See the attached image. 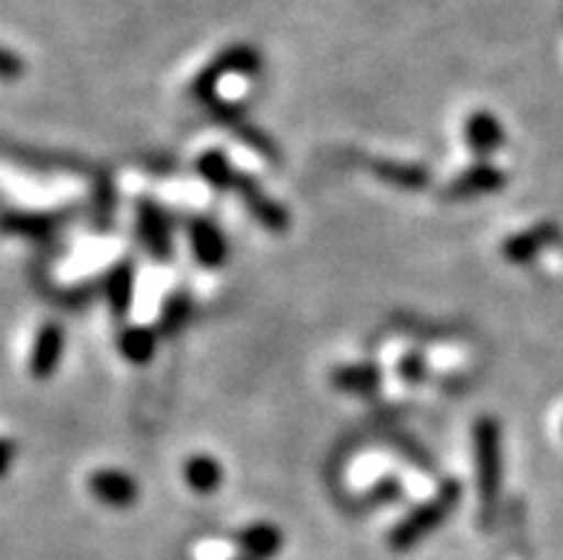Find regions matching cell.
Segmentation results:
<instances>
[{
  "instance_id": "6da1fadb",
  "label": "cell",
  "mask_w": 563,
  "mask_h": 560,
  "mask_svg": "<svg viewBox=\"0 0 563 560\" xmlns=\"http://www.w3.org/2000/svg\"><path fill=\"white\" fill-rule=\"evenodd\" d=\"M457 497H461V486H457L455 481L443 483L441 492H438L429 504H421L418 509H412L407 518L395 526L393 535H389V547H393L395 552H407V549L418 547L423 538H429L443 520L450 518V512L455 509Z\"/></svg>"
},
{
  "instance_id": "7a4b0ae2",
  "label": "cell",
  "mask_w": 563,
  "mask_h": 560,
  "mask_svg": "<svg viewBox=\"0 0 563 560\" xmlns=\"http://www.w3.org/2000/svg\"><path fill=\"white\" fill-rule=\"evenodd\" d=\"M475 461H478V492L484 515H493L498 506L500 481H504V454H500V426L495 418H481L475 424Z\"/></svg>"
},
{
  "instance_id": "3957f363",
  "label": "cell",
  "mask_w": 563,
  "mask_h": 560,
  "mask_svg": "<svg viewBox=\"0 0 563 560\" xmlns=\"http://www.w3.org/2000/svg\"><path fill=\"white\" fill-rule=\"evenodd\" d=\"M257 69H261V55L252 46H232V50L221 52L207 69L200 72L198 78H195L192 92L200 100H212L214 89H218V84L227 75H255Z\"/></svg>"
},
{
  "instance_id": "277c9868",
  "label": "cell",
  "mask_w": 563,
  "mask_h": 560,
  "mask_svg": "<svg viewBox=\"0 0 563 560\" xmlns=\"http://www.w3.org/2000/svg\"><path fill=\"white\" fill-rule=\"evenodd\" d=\"M235 191L241 195L243 206L250 209V215L257 223H264L272 232H284V229L289 227V215H286L284 206H280L278 200H272L250 175H238Z\"/></svg>"
},
{
  "instance_id": "5b68a950",
  "label": "cell",
  "mask_w": 563,
  "mask_h": 560,
  "mask_svg": "<svg viewBox=\"0 0 563 560\" xmlns=\"http://www.w3.org/2000/svg\"><path fill=\"white\" fill-rule=\"evenodd\" d=\"M66 349V332L60 323H46L37 332L35 343H32V355H29V372L37 381H46L57 372L60 361H64Z\"/></svg>"
},
{
  "instance_id": "8992f818",
  "label": "cell",
  "mask_w": 563,
  "mask_h": 560,
  "mask_svg": "<svg viewBox=\"0 0 563 560\" xmlns=\"http://www.w3.org/2000/svg\"><path fill=\"white\" fill-rule=\"evenodd\" d=\"M137 234H141L146 252L155 255L157 261H166L172 255L169 218H166L161 206L146 204V200L137 206Z\"/></svg>"
},
{
  "instance_id": "52a82bcc",
  "label": "cell",
  "mask_w": 563,
  "mask_h": 560,
  "mask_svg": "<svg viewBox=\"0 0 563 560\" xmlns=\"http://www.w3.org/2000/svg\"><path fill=\"white\" fill-rule=\"evenodd\" d=\"M189 246H192L195 261H198L200 266H207V270H218V266L227 263V238H223L221 229L214 227L212 220L195 218L192 223H189Z\"/></svg>"
},
{
  "instance_id": "ba28073f",
  "label": "cell",
  "mask_w": 563,
  "mask_h": 560,
  "mask_svg": "<svg viewBox=\"0 0 563 560\" xmlns=\"http://www.w3.org/2000/svg\"><path fill=\"white\" fill-rule=\"evenodd\" d=\"M89 490L98 497L100 504L114 506V509H123V506H132L137 501V483L135 477L126 475V472H118V469H100L89 477Z\"/></svg>"
},
{
  "instance_id": "9c48e42d",
  "label": "cell",
  "mask_w": 563,
  "mask_h": 560,
  "mask_svg": "<svg viewBox=\"0 0 563 560\" xmlns=\"http://www.w3.org/2000/svg\"><path fill=\"white\" fill-rule=\"evenodd\" d=\"M507 184V175L498 169L495 164H475L472 169H466L464 175H457L452 180L446 198L452 200H466V198H478V195H493V191L504 189Z\"/></svg>"
},
{
  "instance_id": "30bf717a",
  "label": "cell",
  "mask_w": 563,
  "mask_h": 560,
  "mask_svg": "<svg viewBox=\"0 0 563 560\" xmlns=\"http://www.w3.org/2000/svg\"><path fill=\"white\" fill-rule=\"evenodd\" d=\"M464 138L466 146L484 161V157H493L504 146V138L507 135H504V127H500V121L493 112H475L466 118Z\"/></svg>"
},
{
  "instance_id": "8fae6325",
  "label": "cell",
  "mask_w": 563,
  "mask_h": 560,
  "mask_svg": "<svg viewBox=\"0 0 563 560\" xmlns=\"http://www.w3.org/2000/svg\"><path fill=\"white\" fill-rule=\"evenodd\" d=\"M558 241V229L552 223H538V227L527 229L521 234H512L507 243H504V255L512 263H529L541 255L543 249L552 246Z\"/></svg>"
},
{
  "instance_id": "7c38bea8",
  "label": "cell",
  "mask_w": 563,
  "mask_h": 560,
  "mask_svg": "<svg viewBox=\"0 0 563 560\" xmlns=\"http://www.w3.org/2000/svg\"><path fill=\"white\" fill-rule=\"evenodd\" d=\"M103 295H107V304L114 318H126L129 309H132V298H135V270H132V263H121V266H114L109 272L107 281H103Z\"/></svg>"
},
{
  "instance_id": "4fadbf2b",
  "label": "cell",
  "mask_w": 563,
  "mask_h": 560,
  "mask_svg": "<svg viewBox=\"0 0 563 560\" xmlns=\"http://www.w3.org/2000/svg\"><path fill=\"white\" fill-rule=\"evenodd\" d=\"M238 543H241L243 558L246 560H269L272 554L284 547V535H280L278 526L255 524L250 529H243Z\"/></svg>"
},
{
  "instance_id": "5bb4252c",
  "label": "cell",
  "mask_w": 563,
  "mask_h": 560,
  "mask_svg": "<svg viewBox=\"0 0 563 560\" xmlns=\"http://www.w3.org/2000/svg\"><path fill=\"white\" fill-rule=\"evenodd\" d=\"M184 477L189 483V490L198 495H212L221 490L223 483V466L209 454H195L184 466Z\"/></svg>"
},
{
  "instance_id": "9a60e30c",
  "label": "cell",
  "mask_w": 563,
  "mask_h": 560,
  "mask_svg": "<svg viewBox=\"0 0 563 560\" xmlns=\"http://www.w3.org/2000/svg\"><path fill=\"white\" fill-rule=\"evenodd\" d=\"M338 389L355 392V395H369L380 386V370H375L372 363H352V366H341L332 375Z\"/></svg>"
},
{
  "instance_id": "2e32d148",
  "label": "cell",
  "mask_w": 563,
  "mask_h": 560,
  "mask_svg": "<svg viewBox=\"0 0 563 560\" xmlns=\"http://www.w3.org/2000/svg\"><path fill=\"white\" fill-rule=\"evenodd\" d=\"M375 175L384 184L400 186V189H423L429 184V172L412 164H398V161H378L375 164Z\"/></svg>"
},
{
  "instance_id": "e0dca14e",
  "label": "cell",
  "mask_w": 563,
  "mask_h": 560,
  "mask_svg": "<svg viewBox=\"0 0 563 560\" xmlns=\"http://www.w3.org/2000/svg\"><path fill=\"white\" fill-rule=\"evenodd\" d=\"M155 329L129 327L121 332V355L132 363H150L155 355Z\"/></svg>"
},
{
  "instance_id": "ac0fdd59",
  "label": "cell",
  "mask_w": 563,
  "mask_h": 560,
  "mask_svg": "<svg viewBox=\"0 0 563 560\" xmlns=\"http://www.w3.org/2000/svg\"><path fill=\"white\" fill-rule=\"evenodd\" d=\"M55 227H57V220L49 218V215L9 212L0 218V229H3V232L21 234V238H46Z\"/></svg>"
},
{
  "instance_id": "d6986e66",
  "label": "cell",
  "mask_w": 563,
  "mask_h": 560,
  "mask_svg": "<svg viewBox=\"0 0 563 560\" xmlns=\"http://www.w3.org/2000/svg\"><path fill=\"white\" fill-rule=\"evenodd\" d=\"M198 169L200 175H203L212 186H218V189H235L238 172L232 169V164H229V157L223 155V152H207V155H200Z\"/></svg>"
},
{
  "instance_id": "ffe728a7",
  "label": "cell",
  "mask_w": 563,
  "mask_h": 560,
  "mask_svg": "<svg viewBox=\"0 0 563 560\" xmlns=\"http://www.w3.org/2000/svg\"><path fill=\"white\" fill-rule=\"evenodd\" d=\"M189 312H192L189 300H186L184 295H175V298L166 304L164 315H161V329H164V332H180L186 320H189Z\"/></svg>"
},
{
  "instance_id": "44dd1931",
  "label": "cell",
  "mask_w": 563,
  "mask_h": 560,
  "mask_svg": "<svg viewBox=\"0 0 563 560\" xmlns=\"http://www.w3.org/2000/svg\"><path fill=\"white\" fill-rule=\"evenodd\" d=\"M23 75V61L18 52L0 46V80H18Z\"/></svg>"
},
{
  "instance_id": "7402d4cb",
  "label": "cell",
  "mask_w": 563,
  "mask_h": 560,
  "mask_svg": "<svg viewBox=\"0 0 563 560\" xmlns=\"http://www.w3.org/2000/svg\"><path fill=\"white\" fill-rule=\"evenodd\" d=\"M398 372H400V375H404V381L418 383V381H423V377H427V361H423L421 355L400 358Z\"/></svg>"
},
{
  "instance_id": "603a6c76",
  "label": "cell",
  "mask_w": 563,
  "mask_h": 560,
  "mask_svg": "<svg viewBox=\"0 0 563 560\" xmlns=\"http://www.w3.org/2000/svg\"><path fill=\"white\" fill-rule=\"evenodd\" d=\"M14 452H18V449H14L12 440L0 438V477L9 475V469H12L14 463Z\"/></svg>"
}]
</instances>
